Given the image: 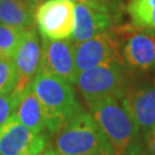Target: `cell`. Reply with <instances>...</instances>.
<instances>
[{
	"instance_id": "1",
	"label": "cell",
	"mask_w": 155,
	"mask_h": 155,
	"mask_svg": "<svg viewBox=\"0 0 155 155\" xmlns=\"http://www.w3.org/2000/svg\"><path fill=\"white\" fill-rule=\"evenodd\" d=\"M87 105L90 114L110 145L113 155H143V134L122 100L105 98Z\"/></svg>"
},
{
	"instance_id": "2",
	"label": "cell",
	"mask_w": 155,
	"mask_h": 155,
	"mask_svg": "<svg viewBox=\"0 0 155 155\" xmlns=\"http://www.w3.org/2000/svg\"><path fill=\"white\" fill-rule=\"evenodd\" d=\"M31 87L43 107L46 129L50 132L55 133L83 110L72 84L62 78L39 70Z\"/></svg>"
},
{
	"instance_id": "3",
	"label": "cell",
	"mask_w": 155,
	"mask_h": 155,
	"mask_svg": "<svg viewBox=\"0 0 155 155\" xmlns=\"http://www.w3.org/2000/svg\"><path fill=\"white\" fill-rule=\"evenodd\" d=\"M54 150L58 155H113L98 123L84 109L55 132Z\"/></svg>"
},
{
	"instance_id": "4",
	"label": "cell",
	"mask_w": 155,
	"mask_h": 155,
	"mask_svg": "<svg viewBox=\"0 0 155 155\" xmlns=\"http://www.w3.org/2000/svg\"><path fill=\"white\" fill-rule=\"evenodd\" d=\"M123 67V62L111 61L78 74L76 84L87 104L105 98L122 100L127 92Z\"/></svg>"
},
{
	"instance_id": "5",
	"label": "cell",
	"mask_w": 155,
	"mask_h": 155,
	"mask_svg": "<svg viewBox=\"0 0 155 155\" xmlns=\"http://www.w3.org/2000/svg\"><path fill=\"white\" fill-rule=\"evenodd\" d=\"M120 40L123 62L133 69L148 71L155 67V30L122 25L114 29Z\"/></svg>"
},
{
	"instance_id": "6",
	"label": "cell",
	"mask_w": 155,
	"mask_h": 155,
	"mask_svg": "<svg viewBox=\"0 0 155 155\" xmlns=\"http://www.w3.org/2000/svg\"><path fill=\"white\" fill-rule=\"evenodd\" d=\"M74 44L75 64L78 74L111 61L123 62L120 40L114 29H108L87 40Z\"/></svg>"
},
{
	"instance_id": "7",
	"label": "cell",
	"mask_w": 155,
	"mask_h": 155,
	"mask_svg": "<svg viewBox=\"0 0 155 155\" xmlns=\"http://www.w3.org/2000/svg\"><path fill=\"white\" fill-rule=\"evenodd\" d=\"M13 62L16 69L17 82L12 93L18 100L24 91L32 86L41 62V43L36 30L24 29L20 43L13 54Z\"/></svg>"
},
{
	"instance_id": "8",
	"label": "cell",
	"mask_w": 155,
	"mask_h": 155,
	"mask_svg": "<svg viewBox=\"0 0 155 155\" xmlns=\"http://www.w3.org/2000/svg\"><path fill=\"white\" fill-rule=\"evenodd\" d=\"M35 20L43 38L52 40L71 38L74 4L68 0H45L36 8Z\"/></svg>"
},
{
	"instance_id": "9",
	"label": "cell",
	"mask_w": 155,
	"mask_h": 155,
	"mask_svg": "<svg viewBox=\"0 0 155 155\" xmlns=\"http://www.w3.org/2000/svg\"><path fill=\"white\" fill-rule=\"evenodd\" d=\"M44 133H35L13 116L0 129V155H39L46 148Z\"/></svg>"
},
{
	"instance_id": "10",
	"label": "cell",
	"mask_w": 155,
	"mask_h": 155,
	"mask_svg": "<svg viewBox=\"0 0 155 155\" xmlns=\"http://www.w3.org/2000/svg\"><path fill=\"white\" fill-rule=\"evenodd\" d=\"M40 70L76 84L78 71L75 64V44L66 39L43 38Z\"/></svg>"
},
{
	"instance_id": "11",
	"label": "cell",
	"mask_w": 155,
	"mask_h": 155,
	"mask_svg": "<svg viewBox=\"0 0 155 155\" xmlns=\"http://www.w3.org/2000/svg\"><path fill=\"white\" fill-rule=\"evenodd\" d=\"M121 15L105 8L74 4V31L72 43H81L98 33L110 29L120 20Z\"/></svg>"
},
{
	"instance_id": "12",
	"label": "cell",
	"mask_w": 155,
	"mask_h": 155,
	"mask_svg": "<svg viewBox=\"0 0 155 155\" xmlns=\"http://www.w3.org/2000/svg\"><path fill=\"white\" fill-rule=\"evenodd\" d=\"M122 104L143 136L155 125V82L127 91Z\"/></svg>"
},
{
	"instance_id": "13",
	"label": "cell",
	"mask_w": 155,
	"mask_h": 155,
	"mask_svg": "<svg viewBox=\"0 0 155 155\" xmlns=\"http://www.w3.org/2000/svg\"><path fill=\"white\" fill-rule=\"evenodd\" d=\"M14 116L21 124L35 133H43L46 129L44 110L32 87L24 91L20 97Z\"/></svg>"
},
{
	"instance_id": "14",
	"label": "cell",
	"mask_w": 155,
	"mask_h": 155,
	"mask_svg": "<svg viewBox=\"0 0 155 155\" xmlns=\"http://www.w3.org/2000/svg\"><path fill=\"white\" fill-rule=\"evenodd\" d=\"M36 5L24 0H0V23L18 29L30 28Z\"/></svg>"
},
{
	"instance_id": "15",
	"label": "cell",
	"mask_w": 155,
	"mask_h": 155,
	"mask_svg": "<svg viewBox=\"0 0 155 155\" xmlns=\"http://www.w3.org/2000/svg\"><path fill=\"white\" fill-rule=\"evenodd\" d=\"M127 11L131 25L155 30V0H129Z\"/></svg>"
},
{
	"instance_id": "16",
	"label": "cell",
	"mask_w": 155,
	"mask_h": 155,
	"mask_svg": "<svg viewBox=\"0 0 155 155\" xmlns=\"http://www.w3.org/2000/svg\"><path fill=\"white\" fill-rule=\"evenodd\" d=\"M24 29L0 23V58H13Z\"/></svg>"
},
{
	"instance_id": "17",
	"label": "cell",
	"mask_w": 155,
	"mask_h": 155,
	"mask_svg": "<svg viewBox=\"0 0 155 155\" xmlns=\"http://www.w3.org/2000/svg\"><path fill=\"white\" fill-rule=\"evenodd\" d=\"M17 82L16 69L12 58H0V94L12 93Z\"/></svg>"
},
{
	"instance_id": "18",
	"label": "cell",
	"mask_w": 155,
	"mask_h": 155,
	"mask_svg": "<svg viewBox=\"0 0 155 155\" xmlns=\"http://www.w3.org/2000/svg\"><path fill=\"white\" fill-rule=\"evenodd\" d=\"M17 102L18 100L13 93L0 94V129L14 115Z\"/></svg>"
},
{
	"instance_id": "19",
	"label": "cell",
	"mask_w": 155,
	"mask_h": 155,
	"mask_svg": "<svg viewBox=\"0 0 155 155\" xmlns=\"http://www.w3.org/2000/svg\"><path fill=\"white\" fill-rule=\"evenodd\" d=\"M68 1H70L72 4H83V5L105 8L121 15L122 0H68Z\"/></svg>"
},
{
	"instance_id": "20",
	"label": "cell",
	"mask_w": 155,
	"mask_h": 155,
	"mask_svg": "<svg viewBox=\"0 0 155 155\" xmlns=\"http://www.w3.org/2000/svg\"><path fill=\"white\" fill-rule=\"evenodd\" d=\"M150 155H155V125L144 136Z\"/></svg>"
},
{
	"instance_id": "21",
	"label": "cell",
	"mask_w": 155,
	"mask_h": 155,
	"mask_svg": "<svg viewBox=\"0 0 155 155\" xmlns=\"http://www.w3.org/2000/svg\"><path fill=\"white\" fill-rule=\"evenodd\" d=\"M39 155H58L56 152L53 148H48V150H45L43 153H40Z\"/></svg>"
},
{
	"instance_id": "22",
	"label": "cell",
	"mask_w": 155,
	"mask_h": 155,
	"mask_svg": "<svg viewBox=\"0 0 155 155\" xmlns=\"http://www.w3.org/2000/svg\"><path fill=\"white\" fill-rule=\"evenodd\" d=\"M24 1H31V2H36V4L39 2V0H24Z\"/></svg>"
}]
</instances>
